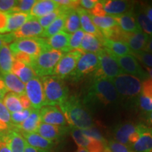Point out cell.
<instances>
[{
	"mask_svg": "<svg viewBox=\"0 0 152 152\" xmlns=\"http://www.w3.org/2000/svg\"><path fill=\"white\" fill-rule=\"evenodd\" d=\"M65 116L71 128L86 130L92 128L93 121L86 106L75 96L68 97L64 103L58 106Z\"/></svg>",
	"mask_w": 152,
	"mask_h": 152,
	"instance_id": "1",
	"label": "cell"
},
{
	"mask_svg": "<svg viewBox=\"0 0 152 152\" xmlns=\"http://www.w3.org/2000/svg\"><path fill=\"white\" fill-rule=\"evenodd\" d=\"M118 99V94L114 87L113 81L106 78H94L84 102L85 105H109L116 103Z\"/></svg>",
	"mask_w": 152,
	"mask_h": 152,
	"instance_id": "2",
	"label": "cell"
},
{
	"mask_svg": "<svg viewBox=\"0 0 152 152\" xmlns=\"http://www.w3.org/2000/svg\"><path fill=\"white\" fill-rule=\"evenodd\" d=\"M46 106H59L68 96V89L63 80L54 75L41 77Z\"/></svg>",
	"mask_w": 152,
	"mask_h": 152,
	"instance_id": "3",
	"label": "cell"
},
{
	"mask_svg": "<svg viewBox=\"0 0 152 152\" xmlns=\"http://www.w3.org/2000/svg\"><path fill=\"white\" fill-rule=\"evenodd\" d=\"M66 53L59 50L49 49L34 58L30 66L36 75L42 77L53 75L55 67Z\"/></svg>",
	"mask_w": 152,
	"mask_h": 152,
	"instance_id": "4",
	"label": "cell"
},
{
	"mask_svg": "<svg viewBox=\"0 0 152 152\" xmlns=\"http://www.w3.org/2000/svg\"><path fill=\"white\" fill-rule=\"evenodd\" d=\"M13 54L23 53L33 58L39 56L42 52L50 49L47 44L45 38H26L17 39L9 45Z\"/></svg>",
	"mask_w": 152,
	"mask_h": 152,
	"instance_id": "5",
	"label": "cell"
},
{
	"mask_svg": "<svg viewBox=\"0 0 152 152\" xmlns=\"http://www.w3.org/2000/svg\"><path fill=\"white\" fill-rule=\"evenodd\" d=\"M99 59V66L95 71L94 78H106L113 80L123 72L111 54H109L105 49L97 54Z\"/></svg>",
	"mask_w": 152,
	"mask_h": 152,
	"instance_id": "6",
	"label": "cell"
},
{
	"mask_svg": "<svg viewBox=\"0 0 152 152\" xmlns=\"http://www.w3.org/2000/svg\"><path fill=\"white\" fill-rule=\"evenodd\" d=\"M112 81L118 94L121 96L135 97L141 93V80L135 76L123 73Z\"/></svg>",
	"mask_w": 152,
	"mask_h": 152,
	"instance_id": "7",
	"label": "cell"
},
{
	"mask_svg": "<svg viewBox=\"0 0 152 152\" xmlns=\"http://www.w3.org/2000/svg\"><path fill=\"white\" fill-rule=\"evenodd\" d=\"M44 28L40 26L37 18H32L14 33L1 35L4 42L8 44L15 40L26 38L42 37Z\"/></svg>",
	"mask_w": 152,
	"mask_h": 152,
	"instance_id": "8",
	"label": "cell"
},
{
	"mask_svg": "<svg viewBox=\"0 0 152 152\" xmlns=\"http://www.w3.org/2000/svg\"><path fill=\"white\" fill-rule=\"evenodd\" d=\"M83 53L80 49L66 53L55 67L53 75L61 80L69 77L75 69L77 62Z\"/></svg>",
	"mask_w": 152,
	"mask_h": 152,
	"instance_id": "9",
	"label": "cell"
},
{
	"mask_svg": "<svg viewBox=\"0 0 152 152\" xmlns=\"http://www.w3.org/2000/svg\"><path fill=\"white\" fill-rule=\"evenodd\" d=\"M99 66V59L96 54L90 52H84L77 62V66L70 77L74 81L80 80L92 72H95Z\"/></svg>",
	"mask_w": 152,
	"mask_h": 152,
	"instance_id": "10",
	"label": "cell"
},
{
	"mask_svg": "<svg viewBox=\"0 0 152 152\" xmlns=\"http://www.w3.org/2000/svg\"><path fill=\"white\" fill-rule=\"evenodd\" d=\"M26 94L29 99L33 109L39 110L46 106L42 83L37 76L26 84Z\"/></svg>",
	"mask_w": 152,
	"mask_h": 152,
	"instance_id": "11",
	"label": "cell"
},
{
	"mask_svg": "<svg viewBox=\"0 0 152 152\" xmlns=\"http://www.w3.org/2000/svg\"><path fill=\"white\" fill-rule=\"evenodd\" d=\"M123 72L129 73L138 77L139 79L146 80L149 78L148 74L143 71L136 58L132 55H125L123 56H113Z\"/></svg>",
	"mask_w": 152,
	"mask_h": 152,
	"instance_id": "12",
	"label": "cell"
},
{
	"mask_svg": "<svg viewBox=\"0 0 152 152\" xmlns=\"http://www.w3.org/2000/svg\"><path fill=\"white\" fill-rule=\"evenodd\" d=\"M41 122L49 125L66 126L67 121L60 109L56 106H45L39 109Z\"/></svg>",
	"mask_w": 152,
	"mask_h": 152,
	"instance_id": "13",
	"label": "cell"
},
{
	"mask_svg": "<svg viewBox=\"0 0 152 152\" xmlns=\"http://www.w3.org/2000/svg\"><path fill=\"white\" fill-rule=\"evenodd\" d=\"M69 130L70 128L68 127L49 125L41 122L36 132L42 137L54 142L64 137Z\"/></svg>",
	"mask_w": 152,
	"mask_h": 152,
	"instance_id": "14",
	"label": "cell"
},
{
	"mask_svg": "<svg viewBox=\"0 0 152 152\" xmlns=\"http://www.w3.org/2000/svg\"><path fill=\"white\" fill-rule=\"evenodd\" d=\"M107 16H118L131 11V3L121 0L101 1Z\"/></svg>",
	"mask_w": 152,
	"mask_h": 152,
	"instance_id": "15",
	"label": "cell"
},
{
	"mask_svg": "<svg viewBox=\"0 0 152 152\" xmlns=\"http://www.w3.org/2000/svg\"><path fill=\"white\" fill-rule=\"evenodd\" d=\"M149 37V35L142 31L137 33H126L125 43L127 44L132 53L141 52L144 50Z\"/></svg>",
	"mask_w": 152,
	"mask_h": 152,
	"instance_id": "16",
	"label": "cell"
},
{
	"mask_svg": "<svg viewBox=\"0 0 152 152\" xmlns=\"http://www.w3.org/2000/svg\"><path fill=\"white\" fill-rule=\"evenodd\" d=\"M140 125L125 123L116 127L114 130L115 141L129 147V140L133 134L140 130Z\"/></svg>",
	"mask_w": 152,
	"mask_h": 152,
	"instance_id": "17",
	"label": "cell"
},
{
	"mask_svg": "<svg viewBox=\"0 0 152 152\" xmlns=\"http://www.w3.org/2000/svg\"><path fill=\"white\" fill-rule=\"evenodd\" d=\"M59 8V5L53 0H39L36 1L29 14L32 18H39L53 12Z\"/></svg>",
	"mask_w": 152,
	"mask_h": 152,
	"instance_id": "18",
	"label": "cell"
},
{
	"mask_svg": "<svg viewBox=\"0 0 152 152\" xmlns=\"http://www.w3.org/2000/svg\"><path fill=\"white\" fill-rule=\"evenodd\" d=\"M130 148L133 152H152V128L143 125L140 138Z\"/></svg>",
	"mask_w": 152,
	"mask_h": 152,
	"instance_id": "19",
	"label": "cell"
},
{
	"mask_svg": "<svg viewBox=\"0 0 152 152\" xmlns=\"http://www.w3.org/2000/svg\"><path fill=\"white\" fill-rule=\"evenodd\" d=\"M76 11L78 13L80 19V24L82 28H83L82 30L84 32H86V33L92 34V35L96 36L102 40V42H104L105 38L103 37L100 30L98 29L93 23L89 11H86L82 7H79Z\"/></svg>",
	"mask_w": 152,
	"mask_h": 152,
	"instance_id": "20",
	"label": "cell"
},
{
	"mask_svg": "<svg viewBox=\"0 0 152 152\" xmlns=\"http://www.w3.org/2000/svg\"><path fill=\"white\" fill-rule=\"evenodd\" d=\"M19 132V131H18ZM28 145L39 149L49 150L54 147V142L50 141L37 134V132H20Z\"/></svg>",
	"mask_w": 152,
	"mask_h": 152,
	"instance_id": "21",
	"label": "cell"
},
{
	"mask_svg": "<svg viewBox=\"0 0 152 152\" xmlns=\"http://www.w3.org/2000/svg\"><path fill=\"white\" fill-rule=\"evenodd\" d=\"M0 77L4 83L9 92L20 96L26 94V84L22 83L13 73L0 74Z\"/></svg>",
	"mask_w": 152,
	"mask_h": 152,
	"instance_id": "22",
	"label": "cell"
},
{
	"mask_svg": "<svg viewBox=\"0 0 152 152\" xmlns=\"http://www.w3.org/2000/svg\"><path fill=\"white\" fill-rule=\"evenodd\" d=\"M41 123L39 110L33 109L29 117L19 125H13V128L20 132H36Z\"/></svg>",
	"mask_w": 152,
	"mask_h": 152,
	"instance_id": "23",
	"label": "cell"
},
{
	"mask_svg": "<svg viewBox=\"0 0 152 152\" xmlns=\"http://www.w3.org/2000/svg\"><path fill=\"white\" fill-rule=\"evenodd\" d=\"M117 21L118 26L125 33H137L142 31L134 18V14L130 12L122 14L121 16H113Z\"/></svg>",
	"mask_w": 152,
	"mask_h": 152,
	"instance_id": "24",
	"label": "cell"
},
{
	"mask_svg": "<svg viewBox=\"0 0 152 152\" xmlns=\"http://www.w3.org/2000/svg\"><path fill=\"white\" fill-rule=\"evenodd\" d=\"M11 73L17 76L24 84H26L30 80L37 77L35 71H33L31 66L15 59L12 66Z\"/></svg>",
	"mask_w": 152,
	"mask_h": 152,
	"instance_id": "25",
	"label": "cell"
},
{
	"mask_svg": "<svg viewBox=\"0 0 152 152\" xmlns=\"http://www.w3.org/2000/svg\"><path fill=\"white\" fill-rule=\"evenodd\" d=\"M104 49L103 43L99 38L92 34L85 33L79 49L83 52H90L97 54Z\"/></svg>",
	"mask_w": 152,
	"mask_h": 152,
	"instance_id": "26",
	"label": "cell"
},
{
	"mask_svg": "<svg viewBox=\"0 0 152 152\" xmlns=\"http://www.w3.org/2000/svg\"><path fill=\"white\" fill-rule=\"evenodd\" d=\"M71 34L61 31L52 37L46 39L47 44L50 49L59 50L65 53L68 52V44Z\"/></svg>",
	"mask_w": 152,
	"mask_h": 152,
	"instance_id": "27",
	"label": "cell"
},
{
	"mask_svg": "<svg viewBox=\"0 0 152 152\" xmlns=\"http://www.w3.org/2000/svg\"><path fill=\"white\" fill-rule=\"evenodd\" d=\"M11 152H24L27 143L22 136L21 133L12 128L4 137Z\"/></svg>",
	"mask_w": 152,
	"mask_h": 152,
	"instance_id": "28",
	"label": "cell"
},
{
	"mask_svg": "<svg viewBox=\"0 0 152 152\" xmlns=\"http://www.w3.org/2000/svg\"><path fill=\"white\" fill-rule=\"evenodd\" d=\"M14 62V55L9 45L4 42L0 49V74L11 73Z\"/></svg>",
	"mask_w": 152,
	"mask_h": 152,
	"instance_id": "29",
	"label": "cell"
},
{
	"mask_svg": "<svg viewBox=\"0 0 152 152\" xmlns=\"http://www.w3.org/2000/svg\"><path fill=\"white\" fill-rule=\"evenodd\" d=\"M103 45L104 49L113 56H123L132 54L127 44L123 42L111 41L105 39Z\"/></svg>",
	"mask_w": 152,
	"mask_h": 152,
	"instance_id": "30",
	"label": "cell"
},
{
	"mask_svg": "<svg viewBox=\"0 0 152 152\" xmlns=\"http://www.w3.org/2000/svg\"><path fill=\"white\" fill-rule=\"evenodd\" d=\"M8 24L6 33H14L23 25L28 21L32 17L29 14L21 12L8 13Z\"/></svg>",
	"mask_w": 152,
	"mask_h": 152,
	"instance_id": "31",
	"label": "cell"
},
{
	"mask_svg": "<svg viewBox=\"0 0 152 152\" xmlns=\"http://www.w3.org/2000/svg\"><path fill=\"white\" fill-rule=\"evenodd\" d=\"M67 16V13H64L59 17H58L52 23L45 29H44L43 33L42 35V38H49L54 36L56 34L63 31Z\"/></svg>",
	"mask_w": 152,
	"mask_h": 152,
	"instance_id": "32",
	"label": "cell"
},
{
	"mask_svg": "<svg viewBox=\"0 0 152 152\" xmlns=\"http://www.w3.org/2000/svg\"><path fill=\"white\" fill-rule=\"evenodd\" d=\"M80 19L77 11L71 10L68 11L63 31L68 34H73L80 30Z\"/></svg>",
	"mask_w": 152,
	"mask_h": 152,
	"instance_id": "33",
	"label": "cell"
},
{
	"mask_svg": "<svg viewBox=\"0 0 152 152\" xmlns=\"http://www.w3.org/2000/svg\"><path fill=\"white\" fill-rule=\"evenodd\" d=\"M2 102L11 113L23 110L19 99V96L12 92H7L3 99Z\"/></svg>",
	"mask_w": 152,
	"mask_h": 152,
	"instance_id": "34",
	"label": "cell"
},
{
	"mask_svg": "<svg viewBox=\"0 0 152 152\" xmlns=\"http://www.w3.org/2000/svg\"><path fill=\"white\" fill-rule=\"evenodd\" d=\"M90 16L93 23L100 30L109 29L118 25L117 21L113 16H106L103 17H96L93 16L92 15Z\"/></svg>",
	"mask_w": 152,
	"mask_h": 152,
	"instance_id": "35",
	"label": "cell"
},
{
	"mask_svg": "<svg viewBox=\"0 0 152 152\" xmlns=\"http://www.w3.org/2000/svg\"><path fill=\"white\" fill-rule=\"evenodd\" d=\"M137 22L143 33L148 35H152V22L147 18L144 11H138L136 13Z\"/></svg>",
	"mask_w": 152,
	"mask_h": 152,
	"instance_id": "36",
	"label": "cell"
},
{
	"mask_svg": "<svg viewBox=\"0 0 152 152\" xmlns=\"http://www.w3.org/2000/svg\"><path fill=\"white\" fill-rule=\"evenodd\" d=\"M64 13H68L64 10V9L61 8L59 7V8L57 9L56 10H55L53 12L50 13V14L46 15V16L40 17V18H37V21L39 22V23L40 24V26L42 27L44 29L47 28L48 26L50 25L51 23H52L56 19L59 17L61 15Z\"/></svg>",
	"mask_w": 152,
	"mask_h": 152,
	"instance_id": "37",
	"label": "cell"
},
{
	"mask_svg": "<svg viewBox=\"0 0 152 152\" xmlns=\"http://www.w3.org/2000/svg\"><path fill=\"white\" fill-rule=\"evenodd\" d=\"M85 34V32L82 29H80L74 33L71 34L69 44H68V52L72 50L80 49Z\"/></svg>",
	"mask_w": 152,
	"mask_h": 152,
	"instance_id": "38",
	"label": "cell"
},
{
	"mask_svg": "<svg viewBox=\"0 0 152 152\" xmlns=\"http://www.w3.org/2000/svg\"><path fill=\"white\" fill-rule=\"evenodd\" d=\"M71 135L73 137L74 141L78 146V147H83L86 148L87 146L88 145L89 142H90V139L87 137L83 134V131L80 129L77 128H71Z\"/></svg>",
	"mask_w": 152,
	"mask_h": 152,
	"instance_id": "39",
	"label": "cell"
},
{
	"mask_svg": "<svg viewBox=\"0 0 152 152\" xmlns=\"http://www.w3.org/2000/svg\"><path fill=\"white\" fill-rule=\"evenodd\" d=\"M36 0H20V1H17L16 4L15 5L14 9L11 10L10 13L21 12L29 14Z\"/></svg>",
	"mask_w": 152,
	"mask_h": 152,
	"instance_id": "40",
	"label": "cell"
},
{
	"mask_svg": "<svg viewBox=\"0 0 152 152\" xmlns=\"http://www.w3.org/2000/svg\"><path fill=\"white\" fill-rule=\"evenodd\" d=\"M33 109V108H31L29 109H23V111L11 113V121L13 125H19L24 122L29 117Z\"/></svg>",
	"mask_w": 152,
	"mask_h": 152,
	"instance_id": "41",
	"label": "cell"
},
{
	"mask_svg": "<svg viewBox=\"0 0 152 152\" xmlns=\"http://www.w3.org/2000/svg\"><path fill=\"white\" fill-rule=\"evenodd\" d=\"M90 142L85 149L89 152H105L107 144L105 142L90 138Z\"/></svg>",
	"mask_w": 152,
	"mask_h": 152,
	"instance_id": "42",
	"label": "cell"
},
{
	"mask_svg": "<svg viewBox=\"0 0 152 152\" xmlns=\"http://www.w3.org/2000/svg\"><path fill=\"white\" fill-rule=\"evenodd\" d=\"M107 147L111 152H133L130 147L119 143L115 140H111L108 142Z\"/></svg>",
	"mask_w": 152,
	"mask_h": 152,
	"instance_id": "43",
	"label": "cell"
},
{
	"mask_svg": "<svg viewBox=\"0 0 152 152\" xmlns=\"http://www.w3.org/2000/svg\"><path fill=\"white\" fill-rule=\"evenodd\" d=\"M132 55L135 58H138L142 64L147 66L148 68H152V54L144 51L138 52H133Z\"/></svg>",
	"mask_w": 152,
	"mask_h": 152,
	"instance_id": "44",
	"label": "cell"
},
{
	"mask_svg": "<svg viewBox=\"0 0 152 152\" xmlns=\"http://www.w3.org/2000/svg\"><path fill=\"white\" fill-rule=\"evenodd\" d=\"M138 104L142 111L151 112L152 111V99L140 95L138 99Z\"/></svg>",
	"mask_w": 152,
	"mask_h": 152,
	"instance_id": "45",
	"label": "cell"
},
{
	"mask_svg": "<svg viewBox=\"0 0 152 152\" xmlns=\"http://www.w3.org/2000/svg\"><path fill=\"white\" fill-rule=\"evenodd\" d=\"M0 121L11 125V126H13L11 121V113L4 105L2 102H0Z\"/></svg>",
	"mask_w": 152,
	"mask_h": 152,
	"instance_id": "46",
	"label": "cell"
},
{
	"mask_svg": "<svg viewBox=\"0 0 152 152\" xmlns=\"http://www.w3.org/2000/svg\"><path fill=\"white\" fill-rule=\"evenodd\" d=\"M142 95L152 99V79L147 78L144 80L142 84Z\"/></svg>",
	"mask_w": 152,
	"mask_h": 152,
	"instance_id": "47",
	"label": "cell"
},
{
	"mask_svg": "<svg viewBox=\"0 0 152 152\" xmlns=\"http://www.w3.org/2000/svg\"><path fill=\"white\" fill-rule=\"evenodd\" d=\"M82 131H83V134L85 136H87V137L105 142V140L104 139L103 136L101 134V133L96 128H93V127L89 129H86V130H82Z\"/></svg>",
	"mask_w": 152,
	"mask_h": 152,
	"instance_id": "48",
	"label": "cell"
},
{
	"mask_svg": "<svg viewBox=\"0 0 152 152\" xmlns=\"http://www.w3.org/2000/svg\"><path fill=\"white\" fill-rule=\"evenodd\" d=\"M16 0H0V11L4 13H10L16 4Z\"/></svg>",
	"mask_w": 152,
	"mask_h": 152,
	"instance_id": "49",
	"label": "cell"
},
{
	"mask_svg": "<svg viewBox=\"0 0 152 152\" xmlns=\"http://www.w3.org/2000/svg\"><path fill=\"white\" fill-rule=\"evenodd\" d=\"M89 13H90V15H92V16L96 17H103L107 16L106 12L104 11L103 5L101 3V1H98V2L96 4V5L94 6V8H93Z\"/></svg>",
	"mask_w": 152,
	"mask_h": 152,
	"instance_id": "50",
	"label": "cell"
},
{
	"mask_svg": "<svg viewBox=\"0 0 152 152\" xmlns=\"http://www.w3.org/2000/svg\"><path fill=\"white\" fill-rule=\"evenodd\" d=\"M13 55H14V58L16 61L23 62L29 66H30L32 61L33 59V57L28 54H23V53H15V54H13Z\"/></svg>",
	"mask_w": 152,
	"mask_h": 152,
	"instance_id": "51",
	"label": "cell"
},
{
	"mask_svg": "<svg viewBox=\"0 0 152 152\" xmlns=\"http://www.w3.org/2000/svg\"><path fill=\"white\" fill-rule=\"evenodd\" d=\"M8 24V14L0 11V33H5Z\"/></svg>",
	"mask_w": 152,
	"mask_h": 152,
	"instance_id": "52",
	"label": "cell"
},
{
	"mask_svg": "<svg viewBox=\"0 0 152 152\" xmlns=\"http://www.w3.org/2000/svg\"><path fill=\"white\" fill-rule=\"evenodd\" d=\"M97 2L98 1L96 0H81L80 1V7L85 9L86 11H91Z\"/></svg>",
	"mask_w": 152,
	"mask_h": 152,
	"instance_id": "53",
	"label": "cell"
},
{
	"mask_svg": "<svg viewBox=\"0 0 152 152\" xmlns=\"http://www.w3.org/2000/svg\"><path fill=\"white\" fill-rule=\"evenodd\" d=\"M12 128L13 126H11V125L0 121V140H3L7 134V133Z\"/></svg>",
	"mask_w": 152,
	"mask_h": 152,
	"instance_id": "54",
	"label": "cell"
},
{
	"mask_svg": "<svg viewBox=\"0 0 152 152\" xmlns=\"http://www.w3.org/2000/svg\"><path fill=\"white\" fill-rule=\"evenodd\" d=\"M19 96V99H20V104L23 108V109H31V104H30V102L29 100V99L28 98V96H26V94L20 95Z\"/></svg>",
	"mask_w": 152,
	"mask_h": 152,
	"instance_id": "55",
	"label": "cell"
},
{
	"mask_svg": "<svg viewBox=\"0 0 152 152\" xmlns=\"http://www.w3.org/2000/svg\"><path fill=\"white\" fill-rule=\"evenodd\" d=\"M9 91L7 90V87H6L2 79L0 77V102H2L4 97L6 94Z\"/></svg>",
	"mask_w": 152,
	"mask_h": 152,
	"instance_id": "56",
	"label": "cell"
},
{
	"mask_svg": "<svg viewBox=\"0 0 152 152\" xmlns=\"http://www.w3.org/2000/svg\"><path fill=\"white\" fill-rule=\"evenodd\" d=\"M0 152H11L10 147L4 138L0 140Z\"/></svg>",
	"mask_w": 152,
	"mask_h": 152,
	"instance_id": "57",
	"label": "cell"
},
{
	"mask_svg": "<svg viewBox=\"0 0 152 152\" xmlns=\"http://www.w3.org/2000/svg\"><path fill=\"white\" fill-rule=\"evenodd\" d=\"M24 152H50L49 150H42V149H37V148H34L31 146L28 145L27 144L26 146V148H25Z\"/></svg>",
	"mask_w": 152,
	"mask_h": 152,
	"instance_id": "58",
	"label": "cell"
},
{
	"mask_svg": "<svg viewBox=\"0 0 152 152\" xmlns=\"http://www.w3.org/2000/svg\"><path fill=\"white\" fill-rule=\"evenodd\" d=\"M144 52L151 53L152 54V35L150 36L149 40H148L147 45H146L144 49Z\"/></svg>",
	"mask_w": 152,
	"mask_h": 152,
	"instance_id": "59",
	"label": "cell"
},
{
	"mask_svg": "<svg viewBox=\"0 0 152 152\" xmlns=\"http://www.w3.org/2000/svg\"><path fill=\"white\" fill-rule=\"evenodd\" d=\"M144 13L150 20L152 22V6H147L144 9Z\"/></svg>",
	"mask_w": 152,
	"mask_h": 152,
	"instance_id": "60",
	"label": "cell"
},
{
	"mask_svg": "<svg viewBox=\"0 0 152 152\" xmlns=\"http://www.w3.org/2000/svg\"><path fill=\"white\" fill-rule=\"evenodd\" d=\"M148 121L152 125V111H151L148 114Z\"/></svg>",
	"mask_w": 152,
	"mask_h": 152,
	"instance_id": "61",
	"label": "cell"
},
{
	"mask_svg": "<svg viewBox=\"0 0 152 152\" xmlns=\"http://www.w3.org/2000/svg\"><path fill=\"white\" fill-rule=\"evenodd\" d=\"M76 152H89V151H87V149H85V148L78 147L77 148V150L76 151Z\"/></svg>",
	"mask_w": 152,
	"mask_h": 152,
	"instance_id": "62",
	"label": "cell"
},
{
	"mask_svg": "<svg viewBox=\"0 0 152 152\" xmlns=\"http://www.w3.org/2000/svg\"><path fill=\"white\" fill-rule=\"evenodd\" d=\"M147 71H148V73H149L150 77H151V78L152 79V68L147 67Z\"/></svg>",
	"mask_w": 152,
	"mask_h": 152,
	"instance_id": "63",
	"label": "cell"
},
{
	"mask_svg": "<svg viewBox=\"0 0 152 152\" xmlns=\"http://www.w3.org/2000/svg\"><path fill=\"white\" fill-rule=\"evenodd\" d=\"M3 44H4V41H3L2 37H1V35H0V49H1V47H2Z\"/></svg>",
	"mask_w": 152,
	"mask_h": 152,
	"instance_id": "64",
	"label": "cell"
}]
</instances>
